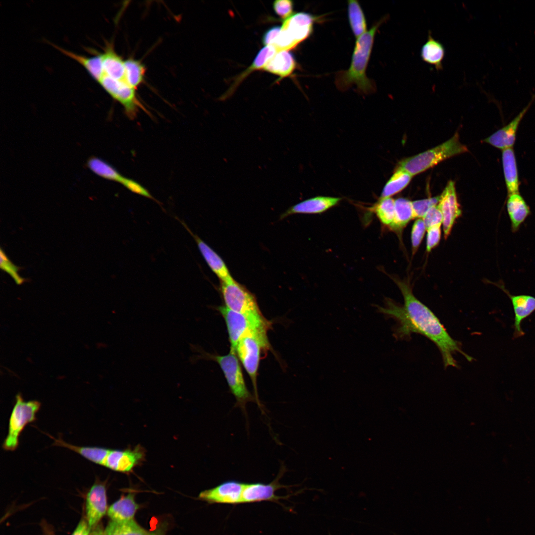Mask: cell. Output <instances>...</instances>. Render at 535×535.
Instances as JSON below:
<instances>
[{
	"label": "cell",
	"instance_id": "cell-45",
	"mask_svg": "<svg viewBox=\"0 0 535 535\" xmlns=\"http://www.w3.org/2000/svg\"><path fill=\"white\" fill-rule=\"evenodd\" d=\"M167 528V523L162 522L154 531L149 532V535H165Z\"/></svg>",
	"mask_w": 535,
	"mask_h": 535
},
{
	"label": "cell",
	"instance_id": "cell-14",
	"mask_svg": "<svg viewBox=\"0 0 535 535\" xmlns=\"http://www.w3.org/2000/svg\"><path fill=\"white\" fill-rule=\"evenodd\" d=\"M87 521L91 528L96 525L107 511L106 485L96 482L86 495Z\"/></svg>",
	"mask_w": 535,
	"mask_h": 535
},
{
	"label": "cell",
	"instance_id": "cell-39",
	"mask_svg": "<svg viewBox=\"0 0 535 535\" xmlns=\"http://www.w3.org/2000/svg\"><path fill=\"white\" fill-rule=\"evenodd\" d=\"M124 187L131 192L148 198L158 202V201L144 186L132 179L124 177L121 183Z\"/></svg>",
	"mask_w": 535,
	"mask_h": 535
},
{
	"label": "cell",
	"instance_id": "cell-6",
	"mask_svg": "<svg viewBox=\"0 0 535 535\" xmlns=\"http://www.w3.org/2000/svg\"><path fill=\"white\" fill-rule=\"evenodd\" d=\"M236 353L230 349L228 354L215 356L214 359L223 373L230 390L236 399V405L245 412L247 403L253 401L254 398L246 386Z\"/></svg>",
	"mask_w": 535,
	"mask_h": 535
},
{
	"label": "cell",
	"instance_id": "cell-4",
	"mask_svg": "<svg viewBox=\"0 0 535 535\" xmlns=\"http://www.w3.org/2000/svg\"><path fill=\"white\" fill-rule=\"evenodd\" d=\"M268 329L248 332L239 341L235 351L243 366L250 376L254 387L256 400L259 405L257 388V377L261 354L268 349Z\"/></svg>",
	"mask_w": 535,
	"mask_h": 535
},
{
	"label": "cell",
	"instance_id": "cell-5",
	"mask_svg": "<svg viewBox=\"0 0 535 535\" xmlns=\"http://www.w3.org/2000/svg\"><path fill=\"white\" fill-rule=\"evenodd\" d=\"M41 406L38 401H26L21 393L16 395L15 403L9 419L7 434L2 446L4 450L13 451L16 449L21 432L27 425L36 421Z\"/></svg>",
	"mask_w": 535,
	"mask_h": 535
},
{
	"label": "cell",
	"instance_id": "cell-31",
	"mask_svg": "<svg viewBox=\"0 0 535 535\" xmlns=\"http://www.w3.org/2000/svg\"><path fill=\"white\" fill-rule=\"evenodd\" d=\"M413 176L406 171L397 168L382 189L380 198L391 197L404 189Z\"/></svg>",
	"mask_w": 535,
	"mask_h": 535
},
{
	"label": "cell",
	"instance_id": "cell-24",
	"mask_svg": "<svg viewBox=\"0 0 535 535\" xmlns=\"http://www.w3.org/2000/svg\"><path fill=\"white\" fill-rule=\"evenodd\" d=\"M47 435L54 440L53 445L66 448L78 453L88 461L102 466L109 450V449L104 447L75 445L64 441L60 436L55 438L49 434Z\"/></svg>",
	"mask_w": 535,
	"mask_h": 535
},
{
	"label": "cell",
	"instance_id": "cell-29",
	"mask_svg": "<svg viewBox=\"0 0 535 535\" xmlns=\"http://www.w3.org/2000/svg\"><path fill=\"white\" fill-rule=\"evenodd\" d=\"M413 218L412 202L406 198H399L395 200V216L388 229L401 237L403 230Z\"/></svg>",
	"mask_w": 535,
	"mask_h": 535
},
{
	"label": "cell",
	"instance_id": "cell-20",
	"mask_svg": "<svg viewBox=\"0 0 535 535\" xmlns=\"http://www.w3.org/2000/svg\"><path fill=\"white\" fill-rule=\"evenodd\" d=\"M139 508V505L135 500V494L130 492L122 496L111 505L107 513L112 521L125 522L134 520Z\"/></svg>",
	"mask_w": 535,
	"mask_h": 535
},
{
	"label": "cell",
	"instance_id": "cell-15",
	"mask_svg": "<svg viewBox=\"0 0 535 535\" xmlns=\"http://www.w3.org/2000/svg\"><path fill=\"white\" fill-rule=\"evenodd\" d=\"M315 19L308 13H295L284 20L281 30L297 46L310 35Z\"/></svg>",
	"mask_w": 535,
	"mask_h": 535
},
{
	"label": "cell",
	"instance_id": "cell-27",
	"mask_svg": "<svg viewBox=\"0 0 535 535\" xmlns=\"http://www.w3.org/2000/svg\"><path fill=\"white\" fill-rule=\"evenodd\" d=\"M277 52V50L273 45L266 46L262 49L251 65L237 77L229 90L223 95L222 99H225L230 96L239 84L253 71L264 68L267 62Z\"/></svg>",
	"mask_w": 535,
	"mask_h": 535
},
{
	"label": "cell",
	"instance_id": "cell-40",
	"mask_svg": "<svg viewBox=\"0 0 535 535\" xmlns=\"http://www.w3.org/2000/svg\"><path fill=\"white\" fill-rule=\"evenodd\" d=\"M441 223L432 226L427 230L426 239V250L429 252L439 243L441 238Z\"/></svg>",
	"mask_w": 535,
	"mask_h": 535
},
{
	"label": "cell",
	"instance_id": "cell-10",
	"mask_svg": "<svg viewBox=\"0 0 535 535\" xmlns=\"http://www.w3.org/2000/svg\"><path fill=\"white\" fill-rule=\"evenodd\" d=\"M146 451L140 445L125 450L110 449L103 464L112 471L128 473L145 460Z\"/></svg>",
	"mask_w": 535,
	"mask_h": 535
},
{
	"label": "cell",
	"instance_id": "cell-9",
	"mask_svg": "<svg viewBox=\"0 0 535 535\" xmlns=\"http://www.w3.org/2000/svg\"><path fill=\"white\" fill-rule=\"evenodd\" d=\"M103 89L123 107L127 116L134 119L140 109L146 110L137 98L135 89L125 82L103 75L98 82Z\"/></svg>",
	"mask_w": 535,
	"mask_h": 535
},
{
	"label": "cell",
	"instance_id": "cell-17",
	"mask_svg": "<svg viewBox=\"0 0 535 535\" xmlns=\"http://www.w3.org/2000/svg\"><path fill=\"white\" fill-rule=\"evenodd\" d=\"M177 219L193 237L207 265L221 281H228L233 279L226 265L221 257L198 236L194 234L184 221L178 218Z\"/></svg>",
	"mask_w": 535,
	"mask_h": 535
},
{
	"label": "cell",
	"instance_id": "cell-28",
	"mask_svg": "<svg viewBox=\"0 0 535 535\" xmlns=\"http://www.w3.org/2000/svg\"><path fill=\"white\" fill-rule=\"evenodd\" d=\"M445 55V50L442 44L435 40L429 31L428 39L421 50L422 60L434 66L437 70L443 69L442 61Z\"/></svg>",
	"mask_w": 535,
	"mask_h": 535
},
{
	"label": "cell",
	"instance_id": "cell-19",
	"mask_svg": "<svg viewBox=\"0 0 535 535\" xmlns=\"http://www.w3.org/2000/svg\"><path fill=\"white\" fill-rule=\"evenodd\" d=\"M278 477L269 483H245L242 495L241 503L263 501H277L281 497L275 494L282 487L278 482Z\"/></svg>",
	"mask_w": 535,
	"mask_h": 535
},
{
	"label": "cell",
	"instance_id": "cell-23",
	"mask_svg": "<svg viewBox=\"0 0 535 535\" xmlns=\"http://www.w3.org/2000/svg\"><path fill=\"white\" fill-rule=\"evenodd\" d=\"M104 74L113 79L125 82L124 60L107 45L103 53H100Z\"/></svg>",
	"mask_w": 535,
	"mask_h": 535
},
{
	"label": "cell",
	"instance_id": "cell-44",
	"mask_svg": "<svg viewBox=\"0 0 535 535\" xmlns=\"http://www.w3.org/2000/svg\"><path fill=\"white\" fill-rule=\"evenodd\" d=\"M91 528L87 521L82 520L71 535H90Z\"/></svg>",
	"mask_w": 535,
	"mask_h": 535
},
{
	"label": "cell",
	"instance_id": "cell-18",
	"mask_svg": "<svg viewBox=\"0 0 535 535\" xmlns=\"http://www.w3.org/2000/svg\"><path fill=\"white\" fill-rule=\"evenodd\" d=\"M341 200L339 197L317 196L301 202L288 208L280 215L283 219L291 214H319L322 213L337 205Z\"/></svg>",
	"mask_w": 535,
	"mask_h": 535
},
{
	"label": "cell",
	"instance_id": "cell-16",
	"mask_svg": "<svg viewBox=\"0 0 535 535\" xmlns=\"http://www.w3.org/2000/svg\"><path fill=\"white\" fill-rule=\"evenodd\" d=\"M535 99V95L528 105L511 122L484 139L483 142L502 150L512 148L516 141L520 123Z\"/></svg>",
	"mask_w": 535,
	"mask_h": 535
},
{
	"label": "cell",
	"instance_id": "cell-13",
	"mask_svg": "<svg viewBox=\"0 0 535 535\" xmlns=\"http://www.w3.org/2000/svg\"><path fill=\"white\" fill-rule=\"evenodd\" d=\"M442 215V225L444 238L447 239L450 234L456 219L461 216L462 211L458 202L455 183L450 180L447 183L437 205Z\"/></svg>",
	"mask_w": 535,
	"mask_h": 535
},
{
	"label": "cell",
	"instance_id": "cell-30",
	"mask_svg": "<svg viewBox=\"0 0 535 535\" xmlns=\"http://www.w3.org/2000/svg\"><path fill=\"white\" fill-rule=\"evenodd\" d=\"M87 166L97 175L120 184L124 177L109 163L96 157H92L87 160Z\"/></svg>",
	"mask_w": 535,
	"mask_h": 535
},
{
	"label": "cell",
	"instance_id": "cell-3",
	"mask_svg": "<svg viewBox=\"0 0 535 535\" xmlns=\"http://www.w3.org/2000/svg\"><path fill=\"white\" fill-rule=\"evenodd\" d=\"M468 151L462 144L457 132L446 142L425 152L402 160L397 167L409 172L413 176L433 167L439 162L453 156Z\"/></svg>",
	"mask_w": 535,
	"mask_h": 535
},
{
	"label": "cell",
	"instance_id": "cell-12",
	"mask_svg": "<svg viewBox=\"0 0 535 535\" xmlns=\"http://www.w3.org/2000/svg\"><path fill=\"white\" fill-rule=\"evenodd\" d=\"M246 483L229 481L216 486L201 492L199 499L209 503H241L242 495Z\"/></svg>",
	"mask_w": 535,
	"mask_h": 535
},
{
	"label": "cell",
	"instance_id": "cell-1",
	"mask_svg": "<svg viewBox=\"0 0 535 535\" xmlns=\"http://www.w3.org/2000/svg\"><path fill=\"white\" fill-rule=\"evenodd\" d=\"M392 279L402 293L404 305H398L387 298L385 307H378V310L397 321L396 336L409 337L415 333L427 337L439 349L445 368L457 367L453 358L456 352L463 355L468 361H472V357L462 350L459 342L451 337L433 313L414 296L408 282L394 277Z\"/></svg>",
	"mask_w": 535,
	"mask_h": 535
},
{
	"label": "cell",
	"instance_id": "cell-41",
	"mask_svg": "<svg viewBox=\"0 0 535 535\" xmlns=\"http://www.w3.org/2000/svg\"><path fill=\"white\" fill-rule=\"evenodd\" d=\"M275 13L284 20L292 14L293 3L289 0H277L273 3Z\"/></svg>",
	"mask_w": 535,
	"mask_h": 535
},
{
	"label": "cell",
	"instance_id": "cell-37",
	"mask_svg": "<svg viewBox=\"0 0 535 535\" xmlns=\"http://www.w3.org/2000/svg\"><path fill=\"white\" fill-rule=\"evenodd\" d=\"M426 230L423 219L417 218L413 225L411 231V239L413 255H414L417 251Z\"/></svg>",
	"mask_w": 535,
	"mask_h": 535
},
{
	"label": "cell",
	"instance_id": "cell-33",
	"mask_svg": "<svg viewBox=\"0 0 535 535\" xmlns=\"http://www.w3.org/2000/svg\"><path fill=\"white\" fill-rule=\"evenodd\" d=\"M106 535H149V532L134 520L125 522L110 521L105 530Z\"/></svg>",
	"mask_w": 535,
	"mask_h": 535
},
{
	"label": "cell",
	"instance_id": "cell-36",
	"mask_svg": "<svg viewBox=\"0 0 535 535\" xmlns=\"http://www.w3.org/2000/svg\"><path fill=\"white\" fill-rule=\"evenodd\" d=\"M440 195L412 202L414 218H423L428 210L437 205Z\"/></svg>",
	"mask_w": 535,
	"mask_h": 535
},
{
	"label": "cell",
	"instance_id": "cell-32",
	"mask_svg": "<svg viewBox=\"0 0 535 535\" xmlns=\"http://www.w3.org/2000/svg\"><path fill=\"white\" fill-rule=\"evenodd\" d=\"M369 211L374 213L382 225L388 229L395 216V200L391 197L380 198Z\"/></svg>",
	"mask_w": 535,
	"mask_h": 535
},
{
	"label": "cell",
	"instance_id": "cell-38",
	"mask_svg": "<svg viewBox=\"0 0 535 535\" xmlns=\"http://www.w3.org/2000/svg\"><path fill=\"white\" fill-rule=\"evenodd\" d=\"M0 255L1 268L9 273L14 279L17 284H21L23 283L25 281V279L20 276L17 273L20 268L13 265L12 262L9 260L1 249H0Z\"/></svg>",
	"mask_w": 535,
	"mask_h": 535
},
{
	"label": "cell",
	"instance_id": "cell-34",
	"mask_svg": "<svg viewBox=\"0 0 535 535\" xmlns=\"http://www.w3.org/2000/svg\"><path fill=\"white\" fill-rule=\"evenodd\" d=\"M348 13L352 30L354 35L358 38L367 32V23L363 11L357 1H348Z\"/></svg>",
	"mask_w": 535,
	"mask_h": 535
},
{
	"label": "cell",
	"instance_id": "cell-11",
	"mask_svg": "<svg viewBox=\"0 0 535 535\" xmlns=\"http://www.w3.org/2000/svg\"><path fill=\"white\" fill-rule=\"evenodd\" d=\"M503 291L511 300L514 313L513 338L525 335L522 328V322L535 311V297L529 295H512L506 288L501 280L497 282L488 281Z\"/></svg>",
	"mask_w": 535,
	"mask_h": 535
},
{
	"label": "cell",
	"instance_id": "cell-2",
	"mask_svg": "<svg viewBox=\"0 0 535 535\" xmlns=\"http://www.w3.org/2000/svg\"><path fill=\"white\" fill-rule=\"evenodd\" d=\"M381 23L380 21L357 38L349 68L337 73L335 84L340 90H347L352 86H355L358 91L366 94L375 90L374 84L367 77L366 71L374 36Z\"/></svg>",
	"mask_w": 535,
	"mask_h": 535
},
{
	"label": "cell",
	"instance_id": "cell-8",
	"mask_svg": "<svg viewBox=\"0 0 535 535\" xmlns=\"http://www.w3.org/2000/svg\"><path fill=\"white\" fill-rule=\"evenodd\" d=\"M220 289L228 309L243 314H262L255 296L234 279L221 281Z\"/></svg>",
	"mask_w": 535,
	"mask_h": 535
},
{
	"label": "cell",
	"instance_id": "cell-43",
	"mask_svg": "<svg viewBox=\"0 0 535 535\" xmlns=\"http://www.w3.org/2000/svg\"><path fill=\"white\" fill-rule=\"evenodd\" d=\"M281 31V26H275L268 29L263 35L262 42L266 46L272 45Z\"/></svg>",
	"mask_w": 535,
	"mask_h": 535
},
{
	"label": "cell",
	"instance_id": "cell-35",
	"mask_svg": "<svg viewBox=\"0 0 535 535\" xmlns=\"http://www.w3.org/2000/svg\"><path fill=\"white\" fill-rule=\"evenodd\" d=\"M125 82L136 89L143 82L146 72L144 65L139 60L129 58L124 60Z\"/></svg>",
	"mask_w": 535,
	"mask_h": 535
},
{
	"label": "cell",
	"instance_id": "cell-21",
	"mask_svg": "<svg viewBox=\"0 0 535 535\" xmlns=\"http://www.w3.org/2000/svg\"><path fill=\"white\" fill-rule=\"evenodd\" d=\"M506 207L511 230L514 233L516 232L530 214V207L519 193L508 195Z\"/></svg>",
	"mask_w": 535,
	"mask_h": 535
},
{
	"label": "cell",
	"instance_id": "cell-42",
	"mask_svg": "<svg viewBox=\"0 0 535 535\" xmlns=\"http://www.w3.org/2000/svg\"><path fill=\"white\" fill-rule=\"evenodd\" d=\"M427 229L442 222V215L437 205L431 208L423 218Z\"/></svg>",
	"mask_w": 535,
	"mask_h": 535
},
{
	"label": "cell",
	"instance_id": "cell-46",
	"mask_svg": "<svg viewBox=\"0 0 535 535\" xmlns=\"http://www.w3.org/2000/svg\"><path fill=\"white\" fill-rule=\"evenodd\" d=\"M90 535H106L105 530H103L102 528L98 527L94 529Z\"/></svg>",
	"mask_w": 535,
	"mask_h": 535
},
{
	"label": "cell",
	"instance_id": "cell-26",
	"mask_svg": "<svg viewBox=\"0 0 535 535\" xmlns=\"http://www.w3.org/2000/svg\"><path fill=\"white\" fill-rule=\"evenodd\" d=\"M295 67L296 61L293 54L288 51H280L267 62L264 69L282 78L290 75Z\"/></svg>",
	"mask_w": 535,
	"mask_h": 535
},
{
	"label": "cell",
	"instance_id": "cell-22",
	"mask_svg": "<svg viewBox=\"0 0 535 535\" xmlns=\"http://www.w3.org/2000/svg\"><path fill=\"white\" fill-rule=\"evenodd\" d=\"M502 163L508 195L519 193V180L517 162L512 148L502 150Z\"/></svg>",
	"mask_w": 535,
	"mask_h": 535
},
{
	"label": "cell",
	"instance_id": "cell-7",
	"mask_svg": "<svg viewBox=\"0 0 535 535\" xmlns=\"http://www.w3.org/2000/svg\"><path fill=\"white\" fill-rule=\"evenodd\" d=\"M218 310L226 324L230 349L235 351L240 339L248 332L268 330L269 328V322L262 314H243L233 311L226 306L219 307Z\"/></svg>",
	"mask_w": 535,
	"mask_h": 535
},
{
	"label": "cell",
	"instance_id": "cell-25",
	"mask_svg": "<svg viewBox=\"0 0 535 535\" xmlns=\"http://www.w3.org/2000/svg\"><path fill=\"white\" fill-rule=\"evenodd\" d=\"M51 45L63 54L81 65L96 81L98 82L100 80L104 74L100 53L92 56H87L65 50L53 44Z\"/></svg>",
	"mask_w": 535,
	"mask_h": 535
}]
</instances>
